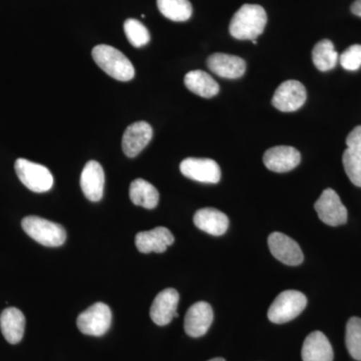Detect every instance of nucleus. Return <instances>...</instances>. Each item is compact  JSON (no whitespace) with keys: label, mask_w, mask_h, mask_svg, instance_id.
Instances as JSON below:
<instances>
[{"label":"nucleus","mask_w":361,"mask_h":361,"mask_svg":"<svg viewBox=\"0 0 361 361\" xmlns=\"http://www.w3.org/2000/svg\"><path fill=\"white\" fill-rule=\"evenodd\" d=\"M179 293L174 288L164 289L152 303L149 316L159 326H165L178 317L177 308L179 303Z\"/></svg>","instance_id":"9b49d317"},{"label":"nucleus","mask_w":361,"mask_h":361,"mask_svg":"<svg viewBox=\"0 0 361 361\" xmlns=\"http://www.w3.org/2000/svg\"><path fill=\"white\" fill-rule=\"evenodd\" d=\"M123 30H125L128 40L133 47H144V45L148 44L151 39L148 28L142 25L141 21L134 20V18H130L125 21Z\"/></svg>","instance_id":"a878e982"},{"label":"nucleus","mask_w":361,"mask_h":361,"mask_svg":"<svg viewBox=\"0 0 361 361\" xmlns=\"http://www.w3.org/2000/svg\"><path fill=\"white\" fill-rule=\"evenodd\" d=\"M351 11L355 16L361 18V0H356L355 2H353V6H351Z\"/></svg>","instance_id":"c756f323"},{"label":"nucleus","mask_w":361,"mask_h":361,"mask_svg":"<svg viewBox=\"0 0 361 361\" xmlns=\"http://www.w3.org/2000/svg\"><path fill=\"white\" fill-rule=\"evenodd\" d=\"M80 187L90 201L99 202L103 198L104 172L99 161H90L85 164L80 176Z\"/></svg>","instance_id":"dca6fc26"},{"label":"nucleus","mask_w":361,"mask_h":361,"mask_svg":"<svg viewBox=\"0 0 361 361\" xmlns=\"http://www.w3.org/2000/svg\"><path fill=\"white\" fill-rule=\"evenodd\" d=\"M130 198L137 206L154 209L158 206L160 194L151 183L144 179L133 180L130 186Z\"/></svg>","instance_id":"4be33fe9"},{"label":"nucleus","mask_w":361,"mask_h":361,"mask_svg":"<svg viewBox=\"0 0 361 361\" xmlns=\"http://www.w3.org/2000/svg\"><path fill=\"white\" fill-rule=\"evenodd\" d=\"M185 85L197 96L213 97L219 92V85L206 71L197 70L189 71L184 78Z\"/></svg>","instance_id":"412c9836"},{"label":"nucleus","mask_w":361,"mask_h":361,"mask_svg":"<svg viewBox=\"0 0 361 361\" xmlns=\"http://www.w3.org/2000/svg\"><path fill=\"white\" fill-rule=\"evenodd\" d=\"M214 319V312L210 304L200 301L193 304L185 316L184 329L188 336L201 337L205 336Z\"/></svg>","instance_id":"f8f14e48"},{"label":"nucleus","mask_w":361,"mask_h":361,"mask_svg":"<svg viewBox=\"0 0 361 361\" xmlns=\"http://www.w3.org/2000/svg\"><path fill=\"white\" fill-rule=\"evenodd\" d=\"M14 168L20 182L35 193H44L54 186L51 171L40 164L20 158L16 160Z\"/></svg>","instance_id":"39448f33"},{"label":"nucleus","mask_w":361,"mask_h":361,"mask_svg":"<svg viewBox=\"0 0 361 361\" xmlns=\"http://www.w3.org/2000/svg\"><path fill=\"white\" fill-rule=\"evenodd\" d=\"M0 329L7 342L11 344L18 343L25 334V315L18 308H6L0 315Z\"/></svg>","instance_id":"aec40b11"},{"label":"nucleus","mask_w":361,"mask_h":361,"mask_svg":"<svg viewBox=\"0 0 361 361\" xmlns=\"http://www.w3.org/2000/svg\"><path fill=\"white\" fill-rule=\"evenodd\" d=\"M92 56L94 63L116 80L129 82L135 77V68L130 59L111 45H97L92 49Z\"/></svg>","instance_id":"f03ea898"},{"label":"nucleus","mask_w":361,"mask_h":361,"mask_svg":"<svg viewBox=\"0 0 361 361\" xmlns=\"http://www.w3.org/2000/svg\"><path fill=\"white\" fill-rule=\"evenodd\" d=\"M153 137V129L147 122L132 123L127 128L123 135L122 147L123 153L129 158H135L148 146Z\"/></svg>","instance_id":"4468645a"},{"label":"nucleus","mask_w":361,"mask_h":361,"mask_svg":"<svg viewBox=\"0 0 361 361\" xmlns=\"http://www.w3.org/2000/svg\"><path fill=\"white\" fill-rule=\"evenodd\" d=\"M339 63L346 71H355L361 68V45L355 44L349 47L339 56Z\"/></svg>","instance_id":"cd10ccee"},{"label":"nucleus","mask_w":361,"mask_h":361,"mask_svg":"<svg viewBox=\"0 0 361 361\" xmlns=\"http://www.w3.org/2000/svg\"><path fill=\"white\" fill-rule=\"evenodd\" d=\"M314 208L319 219L326 225L336 227L348 222V209L334 190H324L316 201Z\"/></svg>","instance_id":"0eeeda50"},{"label":"nucleus","mask_w":361,"mask_h":361,"mask_svg":"<svg viewBox=\"0 0 361 361\" xmlns=\"http://www.w3.org/2000/svg\"><path fill=\"white\" fill-rule=\"evenodd\" d=\"M180 170L185 177L197 182L217 184L221 180V169L212 159H185L180 163Z\"/></svg>","instance_id":"1a4fd4ad"},{"label":"nucleus","mask_w":361,"mask_h":361,"mask_svg":"<svg viewBox=\"0 0 361 361\" xmlns=\"http://www.w3.org/2000/svg\"><path fill=\"white\" fill-rule=\"evenodd\" d=\"M194 223L202 231L221 236L229 227V219L224 213L214 208H204L197 211L194 215Z\"/></svg>","instance_id":"6ab92c4d"},{"label":"nucleus","mask_w":361,"mask_h":361,"mask_svg":"<svg viewBox=\"0 0 361 361\" xmlns=\"http://www.w3.org/2000/svg\"><path fill=\"white\" fill-rule=\"evenodd\" d=\"M307 99L305 87L297 80H286L275 90L272 104L277 110L290 113L299 110Z\"/></svg>","instance_id":"6e6552de"},{"label":"nucleus","mask_w":361,"mask_h":361,"mask_svg":"<svg viewBox=\"0 0 361 361\" xmlns=\"http://www.w3.org/2000/svg\"><path fill=\"white\" fill-rule=\"evenodd\" d=\"M303 361H334V349L322 331H314L306 337L302 348Z\"/></svg>","instance_id":"a211bd4d"},{"label":"nucleus","mask_w":361,"mask_h":361,"mask_svg":"<svg viewBox=\"0 0 361 361\" xmlns=\"http://www.w3.org/2000/svg\"><path fill=\"white\" fill-rule=\"evenodd\" d=\"M21 226L28 236L37 243L47 247H59L65 243L66 232L63 226L51 221L27 216L21 221Z\"/></svg>","instance_id":"7ed1b4c3"},{"label":"nucleus","mask_w":361,"mask_h":361,"mask_svg":"<svg viewBox=\"0 0 361 361\" xmlns=\"http://www.w3.org/2000/svg\"><path fill=\"white\" fill-rule=\"evenodd\" d=\"M159 11L165 18L177 23L190 20L193 7L189 0H157Z\"/></svg>","instance_id":"b1692460"},{"label":"nucleus","mask_w":361,"mask_h":361,"mask_svg":"<svg viewBox=\"0 0 361 361\" xmlns=\"http://www.w3.org/2000/svg\"><path fill=\"white\" fill-rule=\"evenodd\" d=\"M267 25L265 9L258 4H244L233 16L230 35L236 39L253 40L264 32Z\"/></svg>","instance_id":"f257e3e1"},{"label":"nucleus","mask_w":361,"mask_h":361,"mask_svg":"<svg viewBox=\"0 0 361 361\" xmlns=\"http://www.w3.org/2000/svg\"><path fill=\"white\" fill-rule=\"evenodd\" d=\"M209 361H226V360H224V358L218 357V358H213V360H211Z\"/></svg>","instance_id":"7c9ffc66"},{"label":"nucleus","mask_w":361,"mask_h":361,"mask_svg":"<svg viewBox=\"0 0 361 361\" xmlns=\"http://www.w3.org/2000/svg\"><path fill=\"white\" fill-rule=\"evenodd\" d=\"M344 171L356 187H361V157L346 149L342 157Z\"/></svg>","instance_id":"bb28decb"},{"label":"nucleus","mask_w":361,"mask_h":361,"mask_svg":"<svg viewBox=\"0 0 361 361\" xmlns=\"http://www.w3.org/2000/svg\"><path fill=\"white\" fill-rule=\"evenodd\" d=\"M207 66L216 75L229 80L243 77L246 71V63L243 59L220 52L211 54Z\"/></svg>","instance_id":"f3484780"},{"label":"nucleus","mask_w":361,"mask_h":361,"mask_svg":"<svg viewBox=\"0 0 361 361\" xmlns=\"http://www.w3.org/2000/svg\"><path fill=\"white\" fill-rule=\"evenodd\" d=\"M348 149L361 157V126L355 128L346 137Z\"/></svg>","instance_id":"c85d7f7f"},{"label":"nucleus","mask_w":361,"mask_h":361,"mask_svg":"<svg viewBox=\"0 0 361 361\" xmlns=\"http://www.w3.org/2000/svg\"><path fill=\"white\" fill-rule=\"evenodd\" d=\"M175 238L166 227H157L149 231L137 233L135 238V246L142 253H163L174 243Z\"/></svg>","instance_id":"2eb2a0df"},{"label":"nucleus","mask_w":361,"mask_h":361,"mask_svg":"<svg viewBox=\"0 0 361 361\" xmlns=\"http://www.w3.org/2000/svg\"><path fill=\"white\" fill-rule=\"evenodd\" d=\"M111 318V311L106 304L94 303L78 315V329L85 336H103L110 329Z\"/></svg>","instance_id":"423d86ee"},{"label":"nucleus","mask_w":361,"mask_h":361,"mask_svg":"<svg viewBox=\"0 0 361 361\" xmlns=\"http://www.w3.org/2000/svg\"><path fill=\"white\" fill-rule=\"evenodd\" d=\"M346 348L349 355L361 361V319L353 317L348 320L345 334Z\"/></svg>","instance_id":"393cba45"},{"label":"nucleus","mask_w":361,"mask_h":361,"mask_svg":"<svg viewBox=\"0 0 361 361\" xmlns=\"http://www.w3.org/2000/svg\"><path fill=\"white\" fill-rule=\"evenodd\" d=\"M301 155L298 149L289 146L273 147L265 152L263 163L268 170L275 173H286L300 164Z\"/></svg>","instance_id":"ddd939ff"},{"label":"nucleus","mask_w":361,"mask_h":361,"mask_svg":"<svg viewBox=\"0 0 361 361\" xmlns=\"http://www.w3.org/2000/svg\"><path fill=\"white\" fill-rule=\"evenodd\" d=\"M307 298L301 292L286 290L280 293L268 310V318L276 324L291 322L305 310Z\"/></svg>","instance_id":"20e7f679"},{"label":"nucleus","mask_w":361,"mask_h":361,"mask_svg":"<svg viewBox=\"0 0 361 361\" xmlns=\"http://www.w3.org/2000/svg\"><path fill=\"white\" fill-rule=\"evenodd\" d=\"M339 56L329 39L320 40L312 51V61L317 70L329 71L336 68Z\"/></svg>","instance_id":"5701e85b"},{"label":"nucleus","mask_w":361,"mask_h":361,"mask_svg":"<svg viewBox=\"0 0 361 361\" xmlns=\"http://www.w3.org/2000/svg\"><path fill=\"white\" fill-rule=\"evenodd\" d=\"M268 246L271 254L284 264L297 266L303 262L304 256L300 246L283 233H272L268 237Z\"/></svg>","instance_id":"9d476101"}]
</instances>
